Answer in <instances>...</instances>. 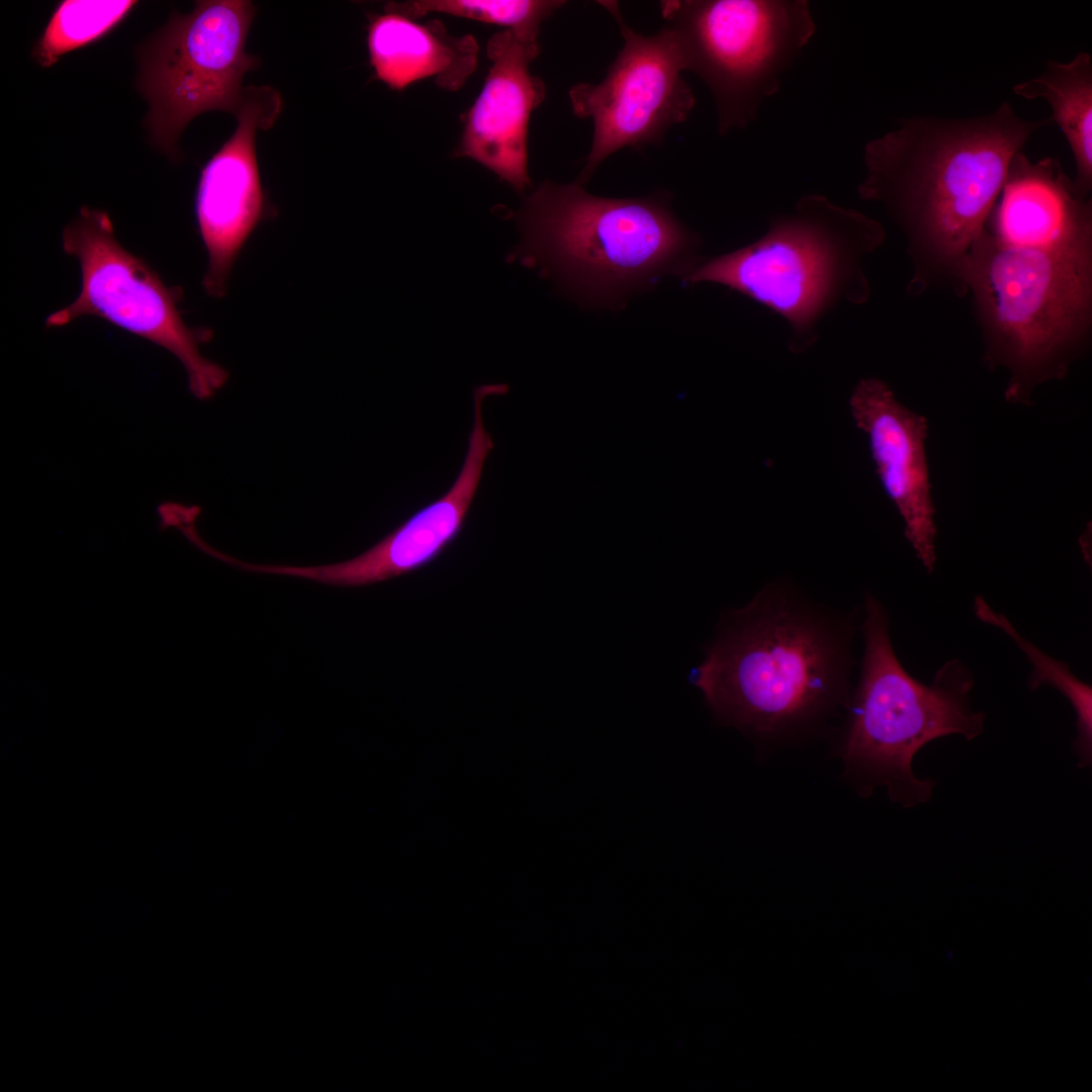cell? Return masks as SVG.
Here are the masks:
<instances>
[{
	"label": "cell",
	"mask_w": 1092,
	"mask_h": 1092,
	"mask_svg": "<svg viewBox=\"0 0 1092 1092\" xmlns=\"http://www.w3.org/2000/svg\"><path fill=\"white\" fill-rule=\"evenodd\" d=\"M1016 95L1025 99L1042 98L1052 108L1051 120L1057 122L1073 153L1076 176L1073 183L1084 196L1092 185V59L1079 52L1067 63L1048 61L1037 77L1016 84Z\"/></svg>",
	"instance_id": "obj_17"
},
{
	"label": "cell",
	"mask_w": 1092,
	"mask_h": 1092,
	"mask_svg": "<svg viewBox=\"0 0 1092 1092\" xmlns=\"http://www.w3.org/2000/svg\"><path fill=\"white\" fill-rule=\"evenodd\" d=\"M282 107L270 86L245 87L233 135L201 170L195 215L207 254L202 286L222 298L236 259L260 222L271 215L256 155V132L273 125Z\"/></svg>",
	"instance_id": "obj_12"
},
{
	"label": "cell",
	"mask_w": 1092,
	"mask_h": 1092,
	"mask_svg": "<svg viewBox=\"0 0 1092 1092\" xmlns=\"http://www.w3.org/2000/svg\"><path fill=\"white\" fill-rule=\"evenodd\" d=\"M521 242L510 254L588 306L622 307L666 275L703 260L700 239L674 214L669 195L612 198L582 184L542 182L515 215Z\"/></svg>",
	"instance_id": "obj_3"
},
{
	"label": "cell",
	"mask_w": 1092,
	"mask_h": 1092,
	"mask_svg": "<svg viewBox=\"0 0 1092 1092\" xmlns=\"http://www.w3.org/2000/svg\"><path fill=\"white\" fill-rule=\"evenodd\" d=\"M991 336L990 356L1012 371L1008 399L1066 370L1064 356L1091 314V246L1042 250L999 243L986 230L956 271Z\"/></svg>",
	"instance_id": "obj_6"
},
{
	"label": "cell",
	"mask_w": 1092,
	"mask_h": 1092,
	"mask_svg": "<svg viewBox=\"0 0 1092 1092\" xmlns=\"http://www.w3.org/2000/svg\"><path fill=\"white\" fill-rule=\"evenodd\" d=\"M998 198L985 230L999 243L1042 250L1091 246V202L1058 159L1030 162L1016 153Z\"/></svg>",
	"instance_id": "obj_15"
},
{
	"label": "cell",
	"mask_w": 1092,
	"mask_h": 1092,
	"mask_svg": "<svg viewBox=\"0 0 1092 1092\" xmlns=\"http://www.w3.org/2000/svg\"><path fill=\"white\" fill-rule=\"evenodd\" d=\"M855 623L790 582L768 583L723 611L688 679L719 724L763 745L805 738L847 709Z\"/></svg>",
	"instance_id": "obj_1"
},
{
	"label": "cell",
	"mask_w": 1092,
	"mask_h": 1092,
	"mask_svg": "<svg viewBox=\"0 0 1092 1092\" xmlns=\"http://www.w3.org/2000/svg\"><path fill=\"white\" fill-rule=\"evenodd\" d=\"M1051 118L1025 120L1004 101L970 118L913 116L867 143L857 191L883 204L915 247L953 272L985 230L1009 164Z\"/></svg>",
	"instance_id": "obj_2"
},
{
	"label": "cell",
	"mask_w": 1092,
	"mask_h": 1092,
	"mask_svg": "<svg viewBox=\"0 0 1092 1092\" xmlns=\"http://www.w3.org/2000/svg\"><path fill=\"white\" fill-rule=\"evenodd\" d=\"M538 42L512 30L493 34L487 43L492 66L469 109L456 156L467 157L492 171L518 193L531 187L528 174V124L543 102L546 87L530 73Z\"/></svg>",
	"instance_id": "obj_14"
},
{
	"label": "cell",
	"mask_w": 1092,
	"mask_h": 1092,
	"mask_svg": "<svg viewBox=\"0 0 1092 1092\" xmlns=\"http://www.w3.org/2000/svg\"><path fill=\"white\" fill-rule=\"evenodd\" d=\"M974 612L983 623L1002 630L1025 654L1031 665L1027 678L1030 691L1048 685L1057 689L1071 703L1076 714L1077 727L1074 750L1079 757V766L1090 765L1092 760L1091 686L1079 679L1067 662L1048 655L1026 639L1004 614L992 609L983 597L975 598Z\"/></svg>",
	"instance_id": "obj_18"
},
{
	"label": "cell",
	"mask_w": 1092,
	"mask_h": 1092,
	"mask_svg": "<svg viewBox=\"0 0 1092 1092\" xmlns=\"http://www.w3.org/2000/svg\"><path fill=\"white\" fill-rule=\"evenodd\" d=\"M855 426L867 436L882 485L904 523V535L928 573L936 563V525L925 451L927 421L878 378L858 381L849 397Z\"/></svg>",
	"instance_id": "obj_13"
},
{
	"label": "cell",
	"mask_w": 1092,
	"mask_h": 1092,
	"mask_svg": "<svg viewBox=\"0 0 1092 1092\" xmlns=\"http://www.w3.org/2000/svg\"><path fill=\"white\" fill-rule=\"evenodd\" d=\"M502 392L498 383L474 388L473 423L455 481L442 496L410 516L371 548L353 558L330 564L303 566L242 561L241 569L357 587L412 573L433 563L458 539L465 527L484 464L493 449V441L484 424L483 403L487 396H497Z\"/></svg>",
	"instance_id": "obj_11"
},
{
	"label": "cell",
	"mask_w": 1092,
	"mask_h": 1092,
	"mask_svg": "<svg viewBox=\"0 0 1092 1092\" xmlns=\"http://www.w3.org/2000/svg\"><path fill=\"white\" fill-rule=\"evenodd\" d=\"M367 47L376 77L398 91L427 78L455 91L474 72L479 51L472 35H451L437 19L420 23L389 11L371 19Z\"/></svg>",
	"instance_id": "obj_16"
},
{
	"label": "cell",
	"mask_w": 1092,
	"mask_h": 1092,
	"mask_svg": "<svg viewBox=\"0 0 1092 1092\" xmlns=\"http://www.w3.org/2000/svg\"><path fill=\"white\" fill-rule=\"evenodd\" d=\"M564 3L557 0H413L390 2L384 9L413 19L437 12L497 24L525 41L537 42L541 23Z\"/></svg>",
	"instance_id": "obj_20"
},
{
	"label": "cell",
	"mask_w": 1092,
	"mask_h": 1092,
	"mask_svg": "<svg viewBox=\"0 0 1092 1092\" xmlns=\"http://www.w3.org/2000/svg\"><path fill=\"white\" fill-rule=\"evenodd\" d=\"M136 4L132 0L62 1L33 46L31 57L39 66L51 67L64 55L107 35Z\"/></svg>",
	"instance_id": "obj_19"
},
{
	"label": "cell",
	"mask_w": 1092,
	"mask_h": 1092,
	"mask_svg": "<svg viewBox=\"0 0 1092 1092\" xmlns=\"http://www.w3.org/2000/svg\"><path fill=\"white\" fill-rule=\"evenodd\" d=\"M660 12L711 91L720 134L754 120L816 30L805 0H665Z\"/></svg>",
	"instance_id": "obj_7"
},
{
	"label": "cell",
	"mask_w": 1092,
	"mask_h": 1092,
	"mask_svg": "<svg viewBox=\"0 0 1092 1092\" xmlns=\"http://www.w3.org/2000/svg\"><path fill=\"white\" fill-rule=\"evenodd\" d=\"M598 3L616 20L624 44L602 82L578 83L569 91L573 113L594 123L590 150L576 180L582 185L619 150L661 144L672 125L689 118L696 102L681 76L687 69L675 32L664 25L656 34L643 35L628 26L618 2Z\"/></svg>",
	"instance_id": "obj_10"
},
{
	"label": "cell",
	"mask_w": 1092,
	"mask_h": 1092,
	"mask_svg": "<svg viewBox=\"0 0 1092 1092\" xmlns=\"http://www.w3.org/2000/svg\"><path fill=\"white\" fill-rule=\"evenodd\" d=\"M62 248L79 262L81 289L72 303L47 317L48 329L82 316L100 317L175 356L198 399L210 398L226 383L228 370L200 350L212 339V330L185 323L178 307L183 289L166 285L143 258L126 250L104 210L83 206L64 228Z\"/></svg>",
	"instance_id": "obj_8"
},
{
	"label": "cell",
	"mask_w": 1092,
	"mask_h": 1092,
	"mask_svg": "<svg viewBox=\"0 0 1092 1092\" xmlns=\"http://www.w3.org/2000/svg\"><path fill=\"white\" fill-rule=\"evenodd\" d=\"M890 618L872 594L864 600V642L860 675L851 692L837 747L844 778L861 797L886 787L893 803L910 808L929 801L935 782L917 778L916 753L952 734L972 740L984 732L986 715L972 708L975 677L959 658L944 662L926 685L898 659L889 633Z\"/></svg>",
	"instance_id": "obj_4"
},
{
	"label": "cell",
	"mask_w": 1092,
	"mask_h": 1092,
	"mask_svg": "<svg viewBox=\"0 0 1092 1092\" xmlns=\"http://www.w3.org/2000/svg\"><path fill=\"white\" fill-rule=\"evenodd\" d=\"M255 14L247 0L197 1L175 12L138 51L136 86L150 105L154 142L175 156L177 140L195 116L210 110L236 114L246 73L260 61L246 52Z\"/></svg>",
	"instance_id": "obj_9"
},
{
	"label": "cell",
	"mask_w": 1092,
	"mask_h": 1092,
	"mask_svg": "<svg viewBox=\"0 0 1092 1092\" xmlns=\"http://www.w3.org/2000/svg\"><path fill=\"white\" fill-rule=\"evenodd\" d=\"M884 241L876 219L808 194L760 239L702 261L681 280L726 286L780 314L790 327L789 349L799 354L815 343L817 323L830 308L868 299L862 259Z\"/></svg>",
	"instance_id": "obj_5"
}]
</instances>
